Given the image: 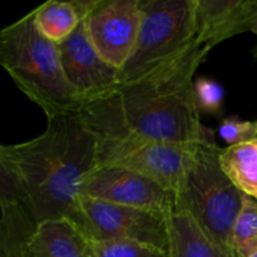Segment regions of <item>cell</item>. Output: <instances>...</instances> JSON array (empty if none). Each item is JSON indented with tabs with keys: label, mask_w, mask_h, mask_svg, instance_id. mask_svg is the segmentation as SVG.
Listing matches in <instances>:
<instances>
[{
	"label": "cell",
	"mask_w": 257,
	"mask_h": 257,
	"mask_svg": "<svg viewBox=\"0 0 257 257\" xmlns=\"http://www.w3.org/2000/svg\"><path fill=\"white\" fill-rule=\"evenodd\" d=\"M170 216L80 195L67 220L74 223L93 243L127 241L168 251Z\"/></svg>",
	"instance_id": "cell-7"
},
{
	"label": "cell",
	"mask_w": 257,
	"mask_h": 257,
	"mask_svg": "<svg viewBox=\"0 0 257 257\" xmlns=\"http://www.w3.org/2000/svg\"><path fill=\"white\" fill-rule=\"evenodd\" d=\"M82 195L128 207L172 215L176 193L152 178L115 166H97L85 178Z\"/></svg>",
	"instance_id": "cell-9"
},
{
	"label": "cell",
	"mask_w": 257,
	"mask_h": 257,
	"mask_svg": "<svg viewBox=\"0 0 257 257\" xmlns=\"http://www.w3.org/2000/svg\"><path fill=\"white\" fill-rule=\"evenodd\" d=\"M220 165L243 195L257 201V138L221 148Z\"/></svg>",
	"instance_id": "cell-15"
},
{
	"label": "cell",
	"mask_w": 257,
	"mask_h": 257,
	"mask_svg": "<svg viewBox=\"0 0 257 257\" xmlns=\"http://www.w3.org/2000/svg\"><path fill=\"white\" fill-rule=\"evenodd\" d=\"M257 15V0H196L197 37L213 48L250 32Z\"/></svg>",
	"instance_id": "cell-11"
},
{
	"label": "cell",
	"mask_w": 257,
	"mask_h": 257,
	"mask_svg": "<svg viewBox=\"0 0 257 257\" xmlns=\"http://www.w3.org/2000/svg\"><path fill=\"white\" fill-rule=\"evenodd\" d=\"M250 32H251V33H253V34H255L256 37H257V15H256L255 20H253L252 27H251V30H250ZM253 54H255V57L257 58V45L255 47V49H253Z\"/></svg>",
	"instance_id": "cell-22"
},
{
	"label": "cell",
	"mask_w": 257,
	"mask_h": 257,
	"mask_svg": "<svg viewBox=\"0 0 257 257\" xmlns=\"http://www.w3.org/2000/svg\"><path fill=\"white\" fill-rule=\"evenodd\" d=\"M13 205H24L25 196L13 168L0 157V210Z\"/></svg>",
	"instance_id": "cell-21"
},
{
	"label": "cell",
	"mask_w": 257,
	"mask_h": 257,
	"mask_svg": "<svg viewBox=\"0 0 257 257\" xmlns=\"http://www.w3.org/2000/svg\"><path fill=\"white\" fill-rule=\"evenodd\" d=\"M228 247L235 257L257 253V201L246 195L231 230Z\"/></svg>",
	"instance_id": "cell-17"
},
{
	"label": "cell",
	"mask_w": 257,
	"mask_h": 257,
	"mask_svg": "<svg viewBox=\"0 0 257 257\" xmlns=\"http://www.w3.org/2000/svg\"><path fill=\"white\" fill-rule=\"evenodd\" d=\"M142 17L141 0L90 2L85 29L100 57L117 69H122L135 49Z\"/></svg>",
	"instance_id": "cell-8"
},
{
	"label": "cell",
	"mask_w": 257,
	"mask_h": 257,
	"mask_svg": "<svg viewBox=\"0 0 257 257\" xmlns=\"http://www.w3.org/2000/svg\"><path fill=\"white\" fill-rule=\"evenodd\" d=\"M212 49L197 37L152 73L120 85L118 98L128 124L150 140L171 145L215 141L212 130L201 123L193 93L196 70Z\"/></svg>",
	"instance_id": "cell-2"
},
{
	"label": "cell",
	"mask_w": 257,
	"mask_h": 257,
	"mask_svg": "<svg viewBox=\"0 0 257 257\" xmlns=\"http://www.w3.org/2000/svg\"><path fill=\"white\" fill-rule=\"evenodd\" d=\"M218 135L228 146L256 140L257 120H243L236 115H231L221 122Z\"/></svg>",
	"instance_id": "cell-20"
},
{
	"label": "cell",
	"mask_w": 257,
	"mask_h": 257,
	"mask_svg": "<svg viewBox=\"0 0 257 257\" xmlns=\"http://www.w3.org/2000/svg\"><path fill=\"white\" fill-rule=\"evenodd\" d=\"M171 257H235L227 246L217 242L188 215L175 211L170 216Z\"/></svg>",
	"instance_id": "cell-13"
},
{
	"label": "cell",
	"mask_w": 257,
	"mask_h": 257,
	"mask_svg": "<svg viewBox=\"0 0 257 257\" xmlns=\"http://www.w3.org/2000/svg\"><path fill=\"white\" fill-rule=\"evenodd\" d=\"M78 114L95 138L97 166L135 171L176 193L197 145L158 142L136 132L123 115L118 93L85 103Z\"/></svg>",
	"instance_id": "cell-3"
},
{
	"label": "cell",
	"mask_w": 257,
	"mask_h": 257,
	"mask_svg": "<svg viewBox=\"0 0 257 257\" xmlns=\"http://www.w3.org/2000/svg\"><path fill=\"white\" fill-rule=\"evenodd\" d=\"M37 223L24 205L2 208L0 257H19L23 245Z\"/></svg>",
	"instance_id": "cell-16"
},
{
	"label": "cell",
	"mask_w": 257,
	"mask_h": 257,
	"mask_svg": "<svg viewBox=\"0 0 257 257\" xmlns=\"http://www.w3.org/2000/svg\"><path fill=\"white\" fill-rule=\"evenodd\" d=\"M95 257H171L168 251L145 243L107 241L94 243Z\"/></svg>",
	"instance_id": "cell-19"
},
{
	"label": "cell",
	"mask_w": 257,
	"mask_h": 257,
	"mask_svg": "<svg viewBox=\"0 0 257 257\" xmlns=\"http://www.w3.org/2000/svg\"><path fill=\"white\" fill-rule=\"evenodd\" d=\"M220 151L215 141L196 146L176 191V211L190 216L211 237L228 247L243 193L221 167Z\"/></svg>",
	"instance_id": "cell-5"
},
{
	"label": "cell",
	"mask_w": 257,
	"mask_h": 257,
	"mask_svg": "<svg viewBox=\"0 0 257 257\" xmlns=\"http://www.w3.org/2000/svg\"><path fill=\"white\" fill-rule=\"evenodd\" d=\"M195 102L198 112L220 115L223 110L225 90L220 83L206 77H200L193 84Z\"/></svg>",
	"instance_id": "cell-18"
},
{
	"label": "cell",
	"mask_w": 257,
	"mask_h": 257,
	"mask_svg": "<svg viewBox=\"0 0 257 257\" xmlns=\"http://www.w3.org/2000/svg\"><path fill=\"white\" fill-rule=\"evenodd\" d=\"M0 157L13 168L37 222L67 220L97 167V145L78 113L48 118L40 136L19 145H0Z\"/></svg>",
	"instance_id": "cell-1"
},
{
	"label": "cell",
	"mask_w": 257,
	"mask_h": 257,
	"mask_svg": "<svg viewBox=\"0 0 257 257\" xmlns=\"http://www.w3.org/2000/svg\"><path fill=\"white\" fill-rule=\"evenodd\" d=\"M19 257H95V250L74 223L62 218L38 222Z\"/></svg>",
	"instance_id": "cell-12"
},
{
	"label": "cell",
	"mask_w": 257,
	"mask_h": 257,
	"mask_svg": "<svg viewBox=\"0 0 257 257\" xmlns=\"http://www.w3.org/2000/svg\"><path fill=\"white\" fill-rule=\"evenodd\" d=\"M0 65L47 118L83 107L63 72L58 44L39 32L32 12L0 30Z\"/></svg>",
	"instance_id": "cell-4"
},
{
	"label": "cell",
	"mask_w": 257,
	"mask_h": 257,
	"mask_svg": "<svg viewBox=\"0 0 257 257\" xmlns=\"http://www.w3.org/2000/svg\"><path fill=\"white\" fill-rule=\"evenodd\" d=\"M92 0H49L32 10L39 32L59 44L84 20Z\"/></svg>",
	"instance_id": "cell-14"
},
{
	"label": "cell",
	"mask_w": 257,
	"mask_h": 257,
	"mask_svg": "<svg viewBox=\"0 0 257 257\" xmlns=\"http://www.w3.org/2000/svg\"><path fill=\"white\" fill-rule=\"evenodd\" d=\"M251 257H257V253H255V255H252Z\"/></svg>",
	"instance_id": "cell-23"
},
{
	"label": "cell",
	"mask_w": 257,
	"mask_h": 257,
	"mask_svg": "<svg viewBox=\"0 0 257 257\" xmlns=\"http://www.w3.org/2000/svg\"><path fill=\"white\" fill-rule=\"evenodd\" d=\"M142 23L132 54L119 70L120 85L146 77L197 38L196 0H141Z\"/></svg>",
	"instance_id": "cell-6"
},
{
	"label": "cell",
	"mask_w": 257,
	"mask_h": 257,
	"mask_svg": "<svg viewBox=\"0 0 257 257\" xmlns=\"http://www.w3.org/2000/svg\"><path fill=\"white\" fill-rule=\"evenodd\" d=\"M256 138H257V137H256Z\"/></svg>",
	"instance_id": "cell-24"
},
{
	"label": "cell",
	"mask_w": 257,
	"mask_h": 257,
	"mask_svg": "<svg viewBox=\"0 0 257 257\" xmlns=\"http://www.w3.org/2000/svg\"><path fill=\"white\" fill-rule=\"evenodd\" d=\"M63 72L83 104L117 94L119 69L105 62L92 44L84 20L58 44Z\"/></svg>",
	"instance_id": "cell-10"
}]
</instances>
